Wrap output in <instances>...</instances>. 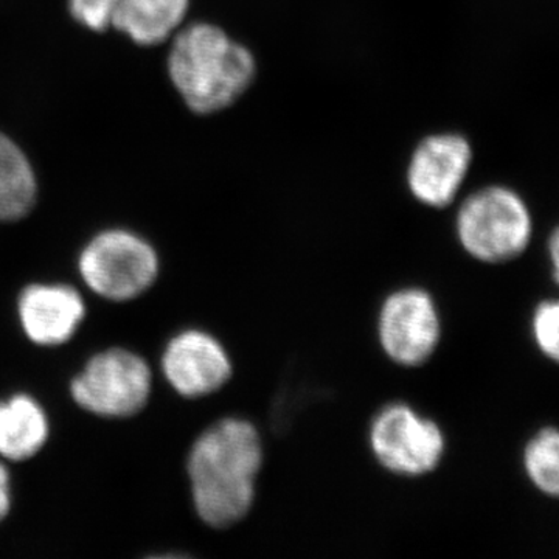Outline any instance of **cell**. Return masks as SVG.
<instances>
[{
  "label": "cell",
  "instance_id": "1",
  "mask_svg": "<svg viewBox=\"0 0 559 559\" xmlns=\"http://www.w3.org/2000/svg\"><path fill=\"white\" fill-rule=\"evenodd\" d=\"M263 466V444L252 423L221 419L202 432L189 455L194 510L212 528H230L248 516Z\"/></svg>",
  "mask_w": 559,
  "mask_h": 559
},
{
  "label": "cell",
  "instance_id": "2",
  "mask_svg": "<svg viewBox=\"0 0 559 559\" xmlns=\"http://www.w3.org/2000/svg\"><path fill=\"white\" fill-rule=\"evenodd\" d=\"M168 75L194 114L210 116L230 108L252 86V51L218 25L197 22L180 31L168 55Z\"/></svg>",
  "mask_w": 559,
  "mask_h": 559
},
{
  "label": "cell",
  "instance_id": "3",
  "mask_svg": "<svg viewBox=\"0 0 559 559\" xmlns=\"http://www.w3.org/2000/svg\"><path fill=\"white\" fill-rule=\"evenodd\" d=\"M455 230L460 245L473 259L509 263L520 259L532 241V213L509 187H481L460 205Z\"/></svg>",
  "mask_w": 559,
  "mask_h": 559
},
{
  "label": "cell",
  "instance_id": "4",
  "mask_svg": "<svg viewBox=\"0 0 559 559\" xmlns=\"http://www.w3.org/2000/svg\"><path fill=\"white\" fill-rule=\"evenodd\" d=\"M79 270L103 299L127 301L148 290L159 275V257L148 241L123 229L102 231L83 249Z\"/></svg>",
  "mask_w": 559,
  "mask_h": 559
},
{
  "label": "cell",
  "instance_id": "5",
  "mask_svg": "<svg viewBox=\"0 0 559 559\" xmlns=\"http://www.w3.org/2000/svg\"><path fill=\"white\" fill-rule=\"evenodd\" d=\"M72 399L84 411L105 418H130L145 409L151 370L145 359L124 348H109L87 362L70 384Z\"/></svg>",
  "mask_w": 559,
  "mask_h": 559
},
{
  "label": "cell",
  "instance_id": "6",
  "mask_svg": "<svg viewBox=\"0 0 559 559\" xmlns=\"http://www.w3.org/2000/svg\"><path fill=\"white\" fill-rule=\"evenodd\" d=\"M369 439L382 468L403 477L432 473L447 450L440 426L403 403L389 404L373 418Z\"/></svg>",
  "mask_w": 559,
  "mask_h": 559
},
{
  "label": "cell",
  "instance_id": "7",
  "mask_svg": "<svg viewBox=\"0 0 559 559\" xmlns=\"http://www.w3.org/2000/svg\"><path fill=\"white\" fill-rule=\"evenodd\" d=\"M378 337L390 360L421 367L432 358L441 340V320L428 290L404 288L390 294L378 319Z\"/></svg>",
  "mask_w": 559,
  "mask_h": 559
},
{
  "label": "cell",
  "instance_id": "8",
  "mask_svg": "<svg viewBox=\"0 0 559 559\" xmlns=\"http://www.w3.org/2000/svg\"><path fill=\"white\" fill-rule=\"evenodd\" d=\"M473 156L469 140L457 132L423 139L407 168V186L415 200L432 209L451 205L468 176Z\"/></svg>",
  "mask_w": 559,
  "mask_h": 559
},
{
  "label": "cell",
  "instance_id": "9",
  "mask_svg": "<svg viewBox=\"0 0 559 559\" xmlns=\"http://www.w3.org/2000/svg\"><path fill=\"white\" fill-rule=\"evenodd\" d=\"M165 378L179 395L202 399L218 392L231 378V362L215 337L200 330L173 337L162 358Z\"/></svg>",
  "mask_w": 559,
  "mask_h": 559
},
{
  "label": "cell",
  "instance_id": "10",
  "mask_svg": "<svg viewBox=\"0 0 559 559\" xmlns=\"http://www.w3.org/2000/svg\"><path fill=\"white\" fill-rule=\"evenodd\" d=\"M17 312L28 340L43 347H58L75 336L86 305L72 286L32 285L22 290Z\"/></svg>",
  "mask_w": 559,
  "mask_h": 559
},
{
  "label": "cell",
  "instance_id": "11",
  "mask_svg": "<svg viewBox=\"0 0 559 559\" xmlns=\"http://www.w3.org/2000/svg\"><path fill=\"white\" fill-rule=\"evenodd\" d=\"M49 418L32 396L0 403V455L13 462L35 457L49 440Z\"/></svg>",
  "mask_w": 559,
  "mask_h": 559
},
{
  "label": "cell",
  "instance_id": "12",
  "mask_svg": "<svg viewBox=\"0 0 559 559\" xmlns=\"http://www.w3.org/2000/svg\"><path fill=\"white\" fill-rule=\"evenodd\" d=\"M189 0H120L110 25L140 46H156L182 24Z\"/></svg>",
  "mask_w": 559,
  "mask_h": 559
},
{
  "label": "cell",
  "instance_id": "13",
  "mask_svg": "<svg viewBox=\"0 0 559 559\" xmlns=\"http://www.w3.org/2000/svg\"><path fill=\"white\" fill-rule=\"evenodd\" d=\"M38 197L35 171L24 151L0 132V221H20Z\"/></svg>",
  "mask_w": 559,
  "mask_h": 559
},
{
  "label": "cell",
  "instance_id": "14",
  "mask_svg": "<svg viewBox=\"0 0 559 559\" xmlns=\"http://www.w3.org/2000/svg\"><path fill=\"white\" fill-rule=\"evenodd\" d=\"M524 468L530 481L543 495H559V433L555 428H544L528 441L524 451Z\"/></svg>",
  "mask_w": 559,
  "mask_h": 559
},
{
  "label": "cell",
  "instance_id": "15",
  "mask_svg": "<svg viewBox=\"0 0 559 559\" xmlns=\"http://www.w3.org/2000/svg\"><path fill=\"white\" fill-rule=\"evenodd\" d=\"M536 345L547 358L559 359V305L557 300H546L536 307L532 320Z\"/></svg>",
  "mask_w": 559,
  "mask_h": 559
},
{
  "label": "cell",
  "instance_id": "16",
  "mask_svg": "<svg viewBox=\"0 0 559 559\" xmlns=\"http://www.w3.org/2000/svg\"><path fill=\"white\" fill-rule=\"evenodd\" d=\"M120 0H69L73 20L94 32H103L110 25L114 10Z\"/></svg>",
  "mask_w": 559,
  "mask_h": 559
},
{
  "label": "cell",
  "instance_id": "17",
  "mask_svg": "<svg viewBox=\"0 0 559 559\" xmlns=\"http://www.w3.org/2000/svg\"><path fill=\"white\" fill-rule=\"evenodd\" d=\"M11 510V484L10 474L0 463V522L9 516Z\"/></svg>",
  "mask_w": 559,
  "mask_h": 559
},
{
  "label": "cell",
  "instance_id": "18",
  "mask_svg": "<svg viewBox=\"0 0 559 559\" xmlns=\"http://www.w3.org/2000/svg\"><path fill=\"white\" fill-rule=\"evenodd\" d=\"M559 237L558 231L555 230L554 235H551L550 240V255H551V264H554V277L555 282H558V264H559Z\"/></svg>",
  "mask_w": 559,
  "mask_h": 559
}]
</instances>
